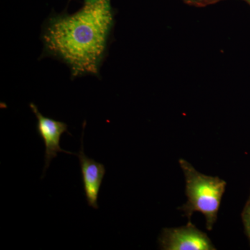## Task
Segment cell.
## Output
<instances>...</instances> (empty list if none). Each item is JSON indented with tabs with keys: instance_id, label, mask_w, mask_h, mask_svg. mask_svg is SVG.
Here are the masks:
<instances>
[{
	"instance_id": "1",
	"label": "cell",
	"mask_w": 250,
	"mask_h": 250,
	"mask_svg": "<svg viewBox=\"0 0 250 250\" xmlns=\"http://www.w3.org/2000/svg\"><path fill=\"white\" fill-rule=\"evenodd\" d=\"M114 26L111 0H84L77 12L54 14L44 22L42 57L59 59L72 77L100 75Z\"/></svg>"
},
{
	"instance_id": "2",
	"label": "cell",
	"mask_w": 250,
	"mask_h": 250,
	"mask_svg": "<svg viewBox=\"0 0 250 250\" xmlns=\"http://www.w3.org/2000/svg\"><path fill=\"white\" fill-rule=\"evenodd\" d=\"M179 164L185 177L187 197V202L181 209L188 222L194 213H201L205 216L207 229L211 231L218 219L227 182L220 177L201 173L184 159H179Z\"/></svg>"
},
{
	"instance_id": "3",
	"label": "cell",
	"mask_w": 250,
	"mask_h": 250,
	"mask_svg": "<svg viewBox=\"0 0 250 250\" xmlns=\"http://www.w3.org/2000/svg\"><path fill=\"white\" fill-rule=\"evenodd\" d=\"M161 250H215L210 238L188 222L185 226L166 228L159 238Z\"/></svg>"
},
{
	"instance_id": "4",
	"label": "cell",
	"mask_w": 250,
	"mask_h": 250,
	"mask_svg": "<svg viewBox=\"0 0 250 250\" xmlns=\"http://www.w3.org/2000/svg\"><path fill=\"white\" fill-rule=\"evenodd\" d=\"M29 106L37 119L36 131L41 139L43 141L45 146L44 173H45V170L48 168L51 161L54 158L57 157L58 153L64 152L77 156L76 153H72L62 149L60 146V140L62 134L65 132L70 134V133L67 131L66 123L56 121L49 117L44 116L39 111L38 106L34 103H31Z\"/></svg>"
},
{
	"instance_id": "5",
	"label": "cell",
	"mask_w": 250,
	"mask_h": 250,
	"mask_svg": "<svg viewBox=\"0 0 250 250\" xmlns=\"http://www.w3.org/2000/svg\"><path fill=\"white\" fill-rule=\"evenodd\" d=\"M83 131L82 136V147L77 156L80 159L82 182L87 204L95 209H98L99 192L105 174V166L88 158L83 152Z\"/></svg>"
},
{
	"instance_id": "6",
	"label": "cell",
	"mask_w": 250,
	"mask_h": 250,
	"mask_svg": "<svg viewBox=\"0 0 250 250\" xmlns=\"http://www.w3.org/2000/svg\"><path fill=\"white\" fill-rule=\"evenodd\" d=\"M242 220H243L247 236L249 238L250 241V203L249 202L247 203L243 213H242Z\"/></svg>"
},
{
	"instance_id": "7",
	"label": "cell",
	"mask_w": 250,
	"mask_h": 250,
	"mask_svg": "<svg viewBox=\"0 0 250 250\" xmlns=\"http://www.w3.org/2000/svg\"><path fill=\"white\" fill-rule=\"evenodd\" d=\"M188 4L197 6H205L207 5L215 4L222 0H182Z\"/></svg>"
},
{
	"instance_id": "8",
	"label": "cell",
	"mask_w": 250,
	"mask_h": 250,
	"mask_svg": "<svg viewBox=\"0 0 250 250\" xmlns=\"http://www.w3.org/2000/svg\"><path fill=\"white\" fill-rule=\"evenodd\" d=\"M243 1H246V2L248 3L250 6V0H243Z\"/></svg>"
},
{
	"instance_id": "9",
	"label": "cell",
	"mask_w": 250,
	"mask_h": 250,
	"mask_svg": "<svg viewBox=\"0 0 250 250\" xmlns=\"http://www.w3.org/2000/svg\"><path fill=\"white\" fill-rule=\"evenodd\" d=\"M248 202H249V203H250V199H249V201H248Z\"/></svg>"
}]
</instances>
